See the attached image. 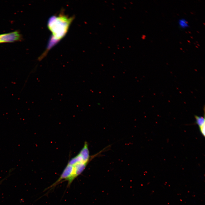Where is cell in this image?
<instances>
[{"instance_id": "cell-5", "label": "cell", "mask_w": 205, "mask_h": 205, "mask_svg": "<svg viewBox=\"0 0 205 205\" xmlns=\"http://www.w3.org/2000/svg\"><path fill=\"white\" fill-rule=\"evenodd\" d=\"M3 180H2L1 181H0V184H1V183H2V182H3Z\"/></svg>"}, {"instance_id": "cell-3", "label": "cell", "mask_w": 205, "mask_h": 205, "mask_svg": "<svg viewBox=\"0 0 205 205\" xmlns=\"http://www.w3.org/2000/svg\"><path fill=\"white\" fill-rule=\"evenodd\" d=\"M205 112V111H204ZM195 123L197 125L201 134L205 137V119L204 112L203 116L195 115Z\"/></svg>"}, {"instance_id": "cell-1", "label": "cell", "mask_w": 205, "mask_h": 205, "mask_svg": "<svg viewBox=\"0 0 205 205\" xmlns=\"http://www.w3.org/2000/svg\"><path fill=\"white\" fill-rule=\"evenodd\" d=\"M74 19V16L69 17L62 11L58 15H53L49 18L47 26L52 35L46 50L38 57V61H42L46 56L49 51L65 36Z\"/></svg>"}, {"instance_id": "cell-2", "label": "cell", "mask_w": 205, "mask_h": 205, "mask_svg": "<svg viewBox=\"0 0 205 205\" xmlns=\"http://www.w3.org/2000/svg\"><path fill=\"white\" fill-rule=\"evenodd\" d=\"M22 39L21 35L17 31L0 34V43L13 42L20 41Z\"/></svg>"}, {"instance_id": "cell-4", "label": "cell", "mask_w": 205, "mask_h": 205, "mask_svg": "<svg viewBox=\"0 0 205 205\" xmlns=\"http://www.w3.org/2000/svg\"><path fill=\"white\" fill-rule=\"evenodd\" d=\"M178 22L180 27L182 29H185L189 27L188 22L184 18L179 19Z\"/></svg>"}]
</instances>
